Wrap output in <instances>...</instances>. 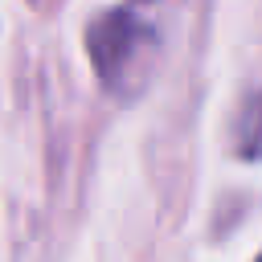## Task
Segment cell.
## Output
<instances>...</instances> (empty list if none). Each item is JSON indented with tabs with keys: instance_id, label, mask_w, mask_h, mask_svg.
Masks as SVG:
<instances>
[]
</instances>
